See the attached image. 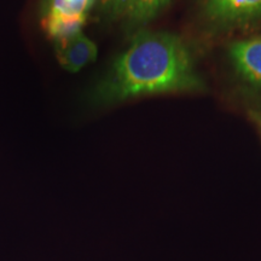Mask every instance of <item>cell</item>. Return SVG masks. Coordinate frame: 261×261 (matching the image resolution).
I'll list each match as a JSON object with an SVG mask.
<instances>
[{
  "label": "cell",
  "mask_w": 261,
  "mask_h": 261,
  "mask_svg": "<svg viewBox=\"0 0 261 261\" xmlns=\"http://www.w3.org/2000/svg\"><path fill=\"white\" fill-rule=\"evenodd\" d=\"M201 86L190 52L180 38L165 32H140L98 84L93 97L94 102L109 104Z\"/></svg>",
  "instance_id": "1"
},
{
  "label": "cell",
  "mask_w": 261,
  "mask_h": 261,
  "mask_svg": "<svg viewBox=\"0 0 261 261\" xmlns=\"http://www.w3.org/2000/svg\"><path fill=\"white\" fill-rule=\"evenodd\" d=\"M205 16L214 23H244L261 16V0H204Z\"/></svg>",
  "instance_id": "2"
},
{
  "label": "cell",
  "mask_w": 261,
  "mask_h": 261,
  "mask_svg": "<svg viewBox=\"0 0 261 261\" xmlns=\"http://www.w3.org/2000/svg\"><path fill=\"white\" fill-rule=\"evenodd\" d=\"M228 55L237 73L261 89V35L233 42Z\"/></svg>",
  "instance_id": "3"
},
{
  "label": "cell",
  "mask_w": 261,
  "mask_h": 261,
  "mask_svg": "<svg viewBox=\"0 0 261 261\" xmlns=\"http://www.w3.org/2000/svg\"><path fill=\"white\" fill-rule=\"evenodd\" d=\"M56 57L61 67L70 73H76L97 58L96 44L81 33L76 37L55 44Z\"/></svg>",
  "instance_id": "4"
},
{
  "label": "cell",
  "mask_w": 261,
  "mask_h": 261,
  "mask_svg": "<svg viewBox=\"0 0 261 261\" xmlns=\"http://www.w3.org/2000/svg\"><path fill=\"white\" fill-rule=\"evenodd\" d=\"M86 21V16L45 15L41 16V27L46 37L57 44L81 34Z\"/></svg>",
  "instance_id": "5"
},
{
  "label": "cell",
  "mask_w": 261,
  "mask_h": 261,
  "mask_svg": "<svg viewBox=\"0 0 261 261\" xmlns=\"http://www.w3.org/2000/svg\"><path fill=\"white\" fill-rule=\"evenodd\" d=\"M171 0H129L125 14L129 27H138L154 19Z\"/></svg>",
  "instance_id": "6"
},
{
  "label": "cell",
  "mask_w": 261,
  "mask_h": 261,
  "mask_svg": "<svg viewBox=\"0 0 261 261\" xmlns=\"http://www.w3.org/2000/svg\"><path fill=\"white\" fill-rule=\"evenodd\" d=\"M96 0H42L41 16L69 15L86 16Z\"/></svg>",
  "instance_id": "7"
},
{
  "label": "cell",
  "mask_w": 261,
  "mask_h": 261,
  "mask_svg": "<svg viewBox=\"0 0 261 261\" xmlns=\"http://www.w3.org/2000/svg\"><path fill=\"white\" fill-rule=\"evenodd\" d=\"M128 2L129 0H102V5L104 8L112 10L114 14H120L122 11L125 12Z\"/></svg>",
  "instance_id": "8"
}]
</instances>
